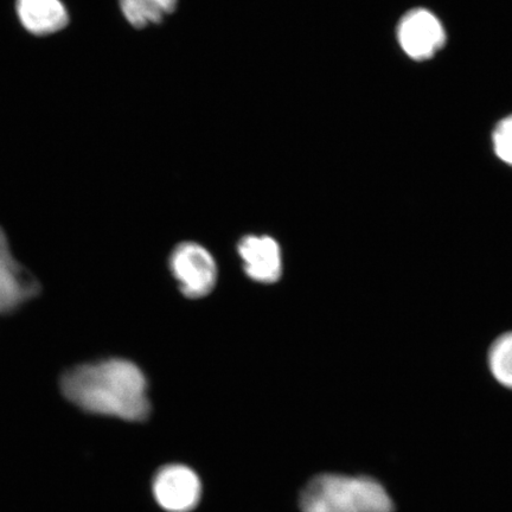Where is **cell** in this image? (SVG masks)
<instances>
[{"label":"cell","mask_w":512,"mask_h":512,"mask_svg":"<svg viewBox=\"0 0 512 512\" xmlns=\"http://www.w3.org/2000/svg\"><path fill=\"white\" fill-rule=\"evenodd\" d=\"M153 494L166 511L190 512L200 502L201 480L188 466L168 465L153 479Z\"/></svg>","instance_id":"5b68a950"},{"label":"cell","mask_w":512,"mask_h":512,"mask_svg":"<svg viewBox=\"0 0 512 512\" xmlns=\"http://www.w3.org/2000/svg\"><path fill=\"white\" fill-rule=\"evenodd\" d=\"M302 512H394L392 498L370 477L320 475L300 496Z\"/></svg>","instance_id":"7a4b0ae2"},{"label":"cell","mask_w":512,"mask_h":512,"mask_svg":"<svg viewBox=\"0 0 512 512\" xmlns=\"http://www.w3.org/2000/svg\"><path fill=\"white\" fill-rule=\"evenodd\" d=\"M40 293V283L11 253L0 228V315L15 312Z\"/></svg>","instance_id":"8992f818"},{"label":"cell","mask_w":512,"mask_h":512,"mask_svg":"<svg viewBox=\"0 0 512 512\" xmlns=\"http://www.w3.org/2000/svg\"><path fill=\"white\" fill-rule=\"evenodd\" d=\"M496 156L512 166V115L499 121L492 133Z\"/></svg>","instance_id":"8fae6325"},{"label":"cell","mask_w":512,"mask_h":512,"mask_svg":"<svg viewBox=\"0 0 512 512\" xmlns=\"http://www.w3.org/2000/svg\"><path fill=\"white\" fill-rule=\"evenodd\" d=\"M23 28L35 36H49L67 27L69 15L61 0H17Z\"/></svg>","instance_id":"ba28073f"},{"label":"cell","mask_w":512,"mask_h":512,"mask_svg":"<svg viewBox=\"0 0 512 512\" xmlns=\"http://www.w3.org/2000/svg\"><path fill=\"white\" fill-rule=\"evenodd\" d=\"M246 273L261 284H273L281 277L283 260L278 242L270 236H246L239 243Z\"/></svg>","instance_id":"52a82bcc"},{"label":"cell","mask_w":512,"mask_h":512,"mask_svg":"<svg viewBox=\"0 0 512 512\" xmlns=\"http://www.w3.org/2000/svg\"><path fill=\"white\" fill-rule=\"evenodd\" d=\"M170 267L184 296L189 298L208 296L216 285V262L197 243L184 242L177 246L171 254Z\"/></svg>","instance_id":"3957f363"},{"label":"cell","mask_w":512,"mask_h":512,"mask_svg":"<svg viewBox=\"0 0 512 512\" xmlns=\"http://www.w3.org/2000/svg\"><path fill=\"white\" fill-rule=\"evenodd\" d=\"M60 386L64 398L88 413L136 422L146 420L151 412L143 371L123 358L70 368Z\"/></svg>","instance_id":"6da1fadb"},{"label":"cell","mask_w":512,"mask_h":512,"mask_svg":"<svg viewBox=\"0 0 512 512\" xmlns=\"http://www.w3.org/2000/svg\"><path fill=\"white\" fill-rule=\"evenodd\" d=\"M178 0H120V10L126 21L136 29L158 24L174 12Z\"/></svg>","instance_id":"9c48e42d"},{"label":"cell","mask_w":512,"mask_h":512,"mask_svg":"<svg viewBox=\"0 0 512 512\" xmlns=\"http://www.w3.org/2000/svg\"><path fill=\"white\" fill-rule=\"evenodd\" d=\"M398 41L405 54L416 61L432 59L446 43L438 17L426 9H413L400 19Z\"/></svg>","instance_id":"277c9868"},{"label":"cell","mask_w":512,"mask_h":512,"mask_svg":"<svg viewBox=\"0 0 512 512\" xmlns=\"http://www.w3.org/2000/svg\"><path fill=\"white\" fill-rule=\"evenodd\" d=\"M489 366L495 379L504 387L512 389V332L499 337L492 344Z\"/></svg>","instance_id":"30bf717a"}]
</instances>
